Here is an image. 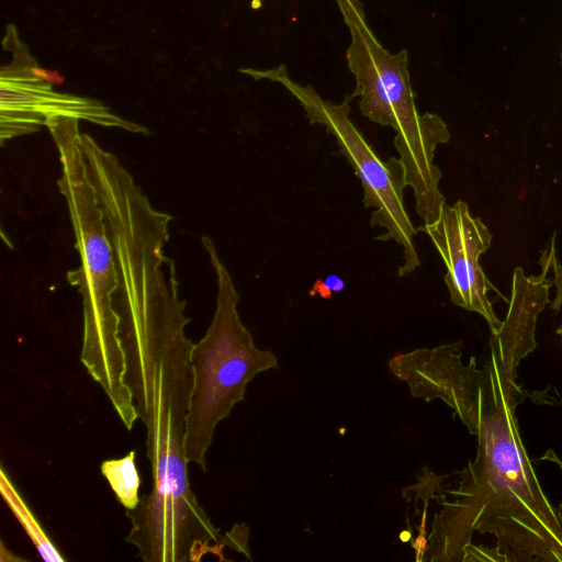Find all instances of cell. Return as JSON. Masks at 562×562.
Here are the masks:
<instances>
[{"label":"cell","mask_w":562,"mask_h":562,"mask_svg":"<svg viewBox=\"0 0 562 562\" xmlns=\"http://www.w3.org/2000/svg\"><path fill=\"white\" fill-rule=\"evenodd\" d=\"M168 237L132 231L112 238L117 272L114 307L124 352V381L146 427L153 486L134 509L127 535L134 544L160 553H182L220 535L190 487L184 457L186 422L194 344L184 328L173 261L164 252Z\"/></svg>","instance_id":"6da1fadb"},{"label":"cell","mask_w":562,"mask_h":562,"mask_svg":"<svg viewBox=\"0 0 562 562\" xmlns=\"http://www.w3.org/2000/svg\"><path fill=\"white\" fill-rule=\"evenodd\" d=\"M476 412V456L445 492L425 561H463L474 531L492 533L507 562H562V514L542 491L515 415L522 395L490 346Z\"/></svg>","instance_id":"7a4b0ae2"},{"label":"cell","mask_w":562,"mask_h":562,"mask_svg":"<svg viewBox=\"0 0 562 562\" xmlns=\"http://www.w3.org/2000/svg\"><path fill=\"white\" fill-rule=\"evenodd\" d=\"M79 120L53 116L45 122L58 149L64 195L76 238L80 266L67 272L82 299L83 335L80 360L101 386L127 430L137 413L124 381L125 359L119 337L120 317L113 299L117 272L104 213L81 147Z\"/></svg>","instance_id":"3957f363"},{"label":"cell","mask_w":562,"mask_h":562,"mask_svg":"<svg viewBox=\"0 0 562 562\" xmlns=\"http://www.w3.org/2000/svg\"><path fill=\"white\" fill-rule=\"evenodd\" d=\"M350 33L346 52L356 78L352 98L359 97L361 114L392 127L394 146L413 189L415 210L424 223L434 222L446 203L439 190L441 171L434 162L436 147L448 143L450 132L432 113L420 114L408 72V53L387 52L371 32L360 0H335Z\"/></svg>","instance_id":"277c9868"},{"label":"cell","mask_w":562,"mask_h":562,"mask_svg":"<svg viewBox=\"0 0 562 562\" xmlns=\"http://www.w3.org/2000/svg\"><path fill=\"white\" fill-rule=\"evenodd\" d=\"M202 245L217 278L216 310L204 337L191 351L193 384L184 432L186 460L206 470L205 453L215 428L245 397L247 384L263 371L278 367L277 357L259 349L237 311L239 294L220 259L213 240Z\"/></svg>","instance_id":"5b68a950"},{"label":"cell","mask_w":562,"mask_h":562,"mask_svg":"<svg viewBox=\"0 0 562 562\" xmlns=\"http://www.w3.org/2000/svg\"><path fill=\"white\" fill-rule=\"evenodd\" d=\"M239 71L257 80L280 83L299 101L311 124L325 127L361 181L364 206L374 209L370 225L386 229L375 239H393L403 248L404 257L398 276L409 274L419 268V257L413 239L418 232L404 207L403 192L407 187L404 166L400 158L392 157L387 161L380 158L352 123L349 117L352 95L346 97L338 104L324 100L312 86H302L291 79L285 65L265 70L244 68Z\"/></svg>","instance_id":"8992f818"},{"label":"cell","mask_w":562,"mask_h":562,"mask_svg":"<svg viewBox=\"0 0 562 562\" xmlns=\"http://www.w3.org/2000/svg\"><path fill=\"white\" fill-rule=\"evenodd\" d=\"M2 46L11 53V60L0 72L1 145L38 131L53 116L74 117L130 133H150L95 99L56 91L53 83L33 71L36 60L13 24L7 25Z\"/></svg>","instance_id":"52a82bcc"},{"label":"cell","mask_w":562,"mask_h":562,"mask_svg":"<svg viewBox=\"0 0 562 562\" xmlns=\"http://www.w3.org/2000/svg\"><path fill=\"white\" fill-rule=\"evenodd\" d=\"M429 236L446 266L445 283L451 302L475 312L496 334L502 321L496 316L488 292L496 290L479 263V258L492 245L493 235L480 217H474L463 201L445 203L438 217L417 226Z\"/></svg>","instance_id":"ba28073f"},{"label":"cell","mask_w":562,"mask_h":562,"mask_svg":"<svg viewBox=\"0 0 562 562\" xmlns=\"http://www.w3.org/2000/svg\"><path fill=\"white\" fill-rule=\"evenodd\" d=\"M539 276H527L521 267L513 271L508 310L496 334H491L502 372L517 380L520 361L537 347L536 326L539 314L550 303L552 280L548 278L549 261L544 255Z\"/></svg>","instance_id":"9c48e42d"},{"label":"cell","mask_w":562,"mask_h":562,"mask_svg":"<svg viewBox=\"0 0 562 562\" xmlns=\"http://www.w3.org/2000/svg\"><path fill=\"white\" fill-rule=\"evenodd\" d=\"M0 493L3 501L10 507L35 546L41 558L47 562H65V558L48 538L3 468L0 470Z\"/></svg>","instance_id":"30bf717a"},{"label":"cell","mask_w":562,"mask_h":562,"mask_svg":"<svg viewBox=\"0 0 562 562\" xmlns=\"http://www.w3.org/2000/svg\"><path fill=\"white\" fill-rule=\"evenodd\" d=\"M101 473L125 509H134L138 506L140 502L138 490L142 482L135 464L134 450L121 459L103 461Z\"/></svg>","instance_id":"8fae6325"},{"label":"cell","mask_w":562,"mask_h":562,"mask_svg":"<svg viewBox=\"0 0 562 562\" xmlns=\"http://www.w3.org/2000/svg\"><path fill=\"white\" fill-rule=\"evenodd\" d=\"M490 561V562H507V559L502 554L497 547L487 548L484 546L469 544L464 550L463 561Z\"/></svg>","instance_id":"7c38bea8"},{"label":"cell","mask_w":562,"mask_h":562,"mask_svg":"<svg viewBox=\"0 0 562 562\" xmlns=\"http://www.w3.org/2000/svg\"><path fill=\"white\" fill-rule=\"evenodd\" d=\"M554 255H555V251H554V243H553L552 249L550 250V252H546V256L548 258L550 269L552 271H554V277L552 279V283H554V285L557 288V295H555L554 300L551 302V306L555 311H559L560 307L562 306V268L557 262V258ZM557 334L562 337V323H561V326L559 327V329L557 330Z\"/></svg>","instance_id":"4fadbf2b"},{"label":"cell","mask_w":562,"mask_h":562,"mask_svg":"<svg viewBox=\"0 0 562 562\" xmlns=\"http://www.w3.org/2000/svg\"><path fill=\"white\" fill-rule=\"evenodd\" d=\"M323 285L329 288V291H339L344 288V282L336 276H329Z\"/></svg>","instance_id":"5bb4252c"},{"label":"cell","mask_w":562,"mask_h":562,"mask_svg":"<svg viewBox=\"0 0 562 562\" xmlns=\"http://www.w3.org/2000/svg\"><path fill=\"white\" fill-rule=\"evenodd\" d=\"M541 460H548V461L554 462L560 468V470L562 472V461L552 449L548 450L546 452V454L541 458Z\"/></svg>","instance_id":"9a60e30c"},{"label":"cell","mask_w":562,"mask_h":562,"mask_svg":"<svg viewBox=\"0 0 562 562\" xmlns=\"http://www.w3.org/2000/svg\"><path fill=\"white\" fill-rule=\"evenodd\" d=\"M260 1H261V0H254V2H252V7H254V8H258V7H260Z\"/></svg>","instance_id":"2e32d148"}]
</instances>
